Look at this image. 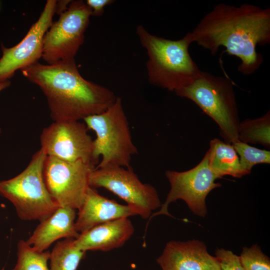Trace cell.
<instances>
[{"instance_id": "19", "label": "cell", "mask_w": 270, "mask_h": 270, "mask_svg": "<svg viewBox=\"0 0 270 270\" xmlns=\"http://www.w3.org/2000/svg\"><path fill=\"white\" fill-rule=\"evenodd\" d=\"M238 140L248 144H260L270 148V111L256 118L240 122L238 129Z\"/></svg>"}, {"instance_id": "6", "label": "cell", "mask_w": 270, "mask_h": 270, "mask_svg": "<svg viewBox=\"0 0 270 270\" xmlns=\"http://www.w3.org/2000/svg\"><path fill=\"white\" fill-rule=\"evenodd\" d=\"M88 130H93L96 138L93 142V156L98 162L96 167L118 166H130L132 156L138 154L122 100L115 102L104 112L83 120Z\"/></svg>"}, {"instance_id": "16", "label": "cell", "mask_w": 270, "mask_h": 270, "mask_svg": "<svg viewBox=\"0 0 270 270\" xmlns=\"http://www.w3.org/2000/svg\"><path fill=\"white\" fill-rule=\"evenodd\" d=\"M76 210L59 207L53 214L40 222L26 240L34 250H46L54 242L61 238H76L79 234L75 222Z\"/></svg>"}, {"instance_id": "9", "label": "cell", "mask_w": 270, "mask_h": 270, "mask_svg": "<svg viewBox=\"0 0 270 270\" xmlns=\"http://www.w3.org/2000/svg\"><path fill=\"white\" fill-rule=\"evenodd\" d=\"M165 175L170 184V190L160 210L150 217L146 228L150 220L157 216L173 217L168 212V206L178 200H184L195 215L204 218L208 212L207 196L214 189L222 186L216 182L218 178L208 166L207 154L193 168L184 172L168 170Z\"/></svg>"}, {"instance_id": "10", "label": "cell", "mask_w": 270, "mask_h": 270, "mask_svg": "<svg viewBox=\"0 0 270 270\" xmlns=\"http://www.w3.org/2000/svg\"><path fill=\"white\" fill-rule=\"evenodd\" d=\"M96 167L82 160L68 162L47 156L44 179L50 194L60 207L80 208L90 186V174Z\"/></svg>"}, {"instance_id": "2", "label": "cell", "mask_w": 270, "mask_h": 270, "mask_svg": "<svg viewBox=\"0 0 270 270\" xmlns=\"http://www.w3.org/2000/svg\"><path fill=\"white\" fill-rule=\"evenodd\" d=\"M20 70L42 90L54 122L83 120L104 112L117 98L108 88L84 78L75 60L52 64L37 62Z\"/></svg>"}, {"instance_id": "15", "label": "cell", "mask_w": 270, "mask_h": 270, "mask_svg": "<svg viewBox=\"0 0 270 270\" xmlns=\"http://www.w3.org/2000/svg\"><path fill=\"white\" fill-rule=\"evenodd\" d=\"M134 228L128 218H122L95 226L80 234L74 239L79 250L108 252L122 246L132 236Z\"/></svg>"}, {"instance_id": "21", "label": "cell", "mask_w": 270, "mask_h": 270, "mask_svg": "<svg viewBox=\"0 0 270 270\" xmlns=\"http://www.w3.org/2000/svg\"><path fill=\"white\" fill-rule=\"evenodd\" d=\"M232 145L238 156L242 168L248 174H250L252 168L255 165L270 163V152L268 150L252 146L238 140Z\"/></svg>"}, {"instance_id": "3", "label": "cell", "mask_w": 270, "mask_h": 270, "mask_svg": "<svg viewBox=\"0 0 270 270\" xmlns=\"http://www.w3.org/2000/svg\"><path fill=\"white\" fill-rule=\"evenodd\" d=\"M136 34L146 52L147 74L152 84L175 92L200 74L189 52L192 42L188 32L180 40H171L151 34L139 25Z\"/></svg>"}, {"instance_id": "1", "label": "cell", "mask_w": 270, "mask_h": 270, "mask_svg": "<svg viewBox=\"0 0 270 270\" xmlns=\"http://www.w3.org/2000/svg\"><path fill=\"white\" fill-rule=\"evenodd\" d=\"M191 40L214 55L222 46L228 55L240 60L238 70L254 74L264 61L258 46L270 43V8L248 4L215 6L188 32Z\"/></svg>"}, {"instance_id": "23", "label": "cell", "mask_w": 270, "mask_h": 270, "mask_svg": "<svg viewBox=\"0 0 270 270\" xmlns=\"http://www.w3.org/2000/svg\"><path fill=\"white\" fill-rule=\"evenodd\" d=\"M215 254L220 270H245L239 256L232 252L224 248H217Z\"/></svg>"}, {"instance_id": "11", "label": "cell", "mask_w": 270, "mask_h": 270, "mask_svg": "<svg viewBox=\"0 0 270 270\" xmlns=\"http://www.w3.org/2000/svg\"><path fill=\"white\" fill-rule=\"evenodd\" d=\"M88 129L80 120L54 121L40 136L41 148L47 156L68 162L82 160L95 166L93 142Z\"/></svg>"}, {"instance_id": "13", "label": "cell", "mask_w": 270, "mask_h": 270, "mask_svg": "<svg viewBox=\"0 0 270 270\" xmlns=\"http://www.w3.org/2000/svg\"><path fill=\"white\" fill-rule=\"evenodd\" d=\"M156 262L162 270H220L216 258L198 240L168 242Z\"/></svg>"}, {"instance_id": "17", "label": "cell", "mask_w": 270, "mask_h": 270, "mask_svg": "<svg viewBox=\"0 0 270 270\" xmlns=\"http://www.w3.org/2000/svg\"><path fill=\"white\" fill-rule=\"evenodd\" d=\"M206 154L208 166L218 178L226 176L241 178L248 174L242 168L238 156L231 144L214 138L210 141V148Z\"/></svg>"}, {"instance_id": "12", "label": "cell", "mask_w": 270, "mask_h": 270, "mask_svg": "<svg viewBox=\"0 0 270 270\" xmlns=\"http://www.w3.org/2000/svg\"><path fill=\"white\" fill-rule=\"evenodd\" d=\"M56 2L46 1L38 19L17 44L8 48L2 44L0 82L8 80L16 70L37 62L42 58L44 36L52 22Z\"/></svg>"}, {"instance_id": "25", "label": "cell", "mask_w": 270, "mask_h": 270, "mask_svg": "<svg viewBox=\"0 0 270 270\" xmlns=\"http://www.w3.org/2000/svg\"><path fill=\"white\" fill-rule=\"evenodd\" d=\"M71 0H58L56 2V13L59 15L64 12L68 8Z\"/></svg>"}, {"instance_id": "14", "label": "cell", "mask_w": 270, "mask_h": 270, "mask_svg": "<svg viewBox=\"0 0 270 270\" xmlns=\"http://www.w3.org/2000/svg\"><path fill=\"white\" fill-rule=\"evenodd\" d=\"M78 210L75 226L80 234L110 221L138 215L132 207L128 204H120L102 196L90 186L88 190L82 204Z\"/></svg>"}, {"instance_id": "7", "label": "cell", "mask_w": 270, "mask_h": 270, "mask_svg": "<svg viewBox=\"0 0 270 270\" xmlns=\"http://www.w3.org/2000/svg\"><path fill=\"white\" fill-rule=\"evenodd\" d=\"M90 16L91 10L86 2L73 0L58 20L52 22L42 44V58L48 64L74 60L84 42Z\"/></svg>"}, {"instance_id": "22", "label": "cell", "mask_w": 270, "mask_h": 270, "mask_svg": "<svg viewBox=\"0 0 270 270\" xmlns=\"http://www.w3.org/2000/svg\"><path fill=\"white\" fill-rule=\"evenodd\" d=\"M245 270H270V260L256 244L244 247L239 256Z\"/></svg>"}, {"instance_id": "20", "label": "cell", "mask_w": 270, "mask_h": 270, "mask_svg": "<svg viewBox=\"0 0 270 270\" xmlns=\"http://www.w3.org/2000/svg\"><path fill=\"white\" fill-rule=\"evenodd\" d=\"M50 252L34 250L26 241L20 240L17 244V260L12 270H50L48 262Z\"/></svg>"}, {"instance_id": "24", "label": "cell", "mask_w": 270, "mask_h": 270, "mask_svg": "<svg viewBox=\"0 0 270 270\" xmlns=\"http://www.w3.org/2000/svg\"><path fill=\"white\" fill-rule=\"evenodd\" d=\"M114 2L112 0H87L86 3L91 10L92 16H100L103 14L104 8Z\"/></svg>"}, {"instance_id": "5", "label": "cell", "mask_w": 270, "mask_h": 270, "mask_svg": "<svg viewBox=\"0 0 270 270\" xmlns=\"http://www.w3.org/2000/svg\"><path fill=\"white\" fill-rule=\"evenodd\" d=\"M46 157L40 148L22 172L0 181V196L11 202L22 220L40 222L60 207L45 183L44 166Z\"/></svg>"}, {"instance_id": "18", "label": "cell", "mask_w": 270, "mask_h": 270, "mask_svg": "<svg viewBox=\"0 0 270 270\" xmlns=\"http://www.w3.org/2000/svg\"><path fill=\"white\" fill-rule=\"evenodd\" d=\"M86 252L78 248L74 238H64L56 242L50 252V270H76Z\"/></svg>"}, {"instance_id": "4", "label": "cell", "mask_w": 270, "mask_h": 270, "mask_svg": "<svg viewBox=\"0 0 270 270\" xmlns=\"http://www.w3.org/2000/svg\"><path fill=\"white\" fill-rule=\"evenodd\" d=\"M175 92L192 101L212 118L225 142L232 144L238 140L240 121L233 84L229 78L202 70L192 82Z\"/></svg>"}, {"instance_id": "8", "label": "cell", "mask_w": 270, "mask_h": 270, "mask_svg": "<svg viewBox=\"0 0 270 270\" xmlns=\"http://www.w3.org/2000/svg\"><path fill=\"white\" fill-rule=\"evenodd\" d=\"M89 184L92 188H103L114 193L144 220L149 218L162 204L156 188L142 182L130 166L96 167L90 174Z\"/></svg>"}, {"instance_id": "26", "label": "cell", "mask_w": 270, "mask_h": 270, "mask_svg": "<svg viewBox=\"0 0 270 270\" xmlns=\"http://www.w3.org/2000/svg\"><path fill=\"white\" fill-rule=\"evenodd\" d=\"M10 84V80H6V82H0V92L8 87ZM1 132V129L0 128V133Z\"/></svg>"}]
</instances>
